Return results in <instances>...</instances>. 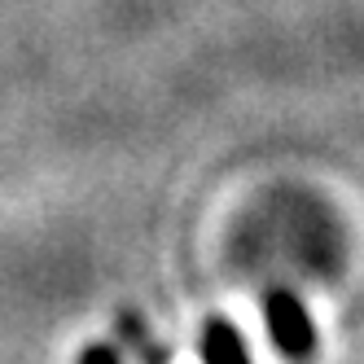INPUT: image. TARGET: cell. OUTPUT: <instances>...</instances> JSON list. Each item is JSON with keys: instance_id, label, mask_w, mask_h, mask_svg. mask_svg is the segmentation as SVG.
<instances>
[{"instance_id": "obj_1", "label": "cell", "mask_w": 364, "mask_h": 364, "mask_svg": "<svg viewBox=\"0 0 364 364\" xmlns=\"http://www.w3.org/2000/svg\"><path fill=\"white\" fill-rule=\"evenodd\" d=\"M264 311H268L272 343H277L285 355H307V351H311V343H316V338H311V321H307V311H303V303H299L294 294H285V290L268 294Z\"/></svg>"}, {"instance_id": "obj_2", "label": "cell", "mask_w": 364, "mask_h": 364, "mask_svg": "<svg viewBox=\"0 0 364 364\" xmlns=\"http://www.w3.org/2000/svg\"><path fill=\"white\" fill-rule=\"evenodd\" d=\"M202 351H206V364H246V351H242L237 329H228L224 321H211V325H206Z\"/></svg>"}, {"instance_id": "obj_3", "label": "cell", "mask_w": 364, "mask_h": 364, "mask_svg": "<svg viewBox=\"0 0 364 364\" xmlns=\"http://www.w3.org/2000/svg\"><path fill=\"white\" fill-rule=\"evenodd\" d=\"M84 364H114V355H110V351H92Z\"/></svg>"}]
</instances>
